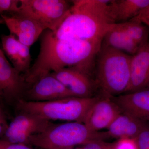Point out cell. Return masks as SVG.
Returning <instances> with one entry per match:
<instances>
[{"label":"cell","mask_w":149,"mask_h":149,"mask_svg":"<svg viewBox=\"0 0 149 149\" xmlns=\"http://www.w3.org/2000/svg\"><path fill=\"white\" fill-rule=\"evenodd\" d=\"M0 149H32L27 145L13 143L0 139Z\"/></svg>","instance_id":"obj_24"},{"label":"cell","mask_w":149,"mask_h":149,"mask_svg":"<svg viewBox=\"0 0 149 149\" xmlns=\"http://www.w3.org/2000/svg\"><path fill=\"white\" fill-rule=\"evenodd\" d=\"M132 56L102 45L95 63L96 83L107 97L126 93L130 83Z\"/></svg>","instance_id":"obj_3"},{"label":"cell","mask_w":149,"mask_h":149,"mask_svg":"<svg viewBox=\"0 0 149 149\" xmlns=\"http://www.w3.org/2000/svg\"><path fill=\"white\" fill-rule=\"evenodd\" d=\"M71 4V1L65 0H19L13 14L29 17L54 32L69 13Z\"/></svg>","instance_id":"obj_6"},{"label":"cell","mask_w":149,"mask_h":149,"mask_svg":"<svg viewBox=\"0 0 149 149\" xmlns=\"http://www.w3.org/2000/svg\"><path fill=\"white\" fill-rule=\"evenodd\" d=\"M52 123L36 116L21 112L8 124L1 139L13 143L27 145L31 136L44 131Z\"/></svg>","instance_id":"obj_7"},{"label":"cell","mask_w":149,"mask_h":149,"mask_svg":"<svg viewBox=\"0 0 149 149\" xmlns=\"http://www.w3.org/2000/svg\"><path fill=\"white\" fill-rule=\"evenodd\" d=\"M83 149H115L114 143H110L103 140L91 141L83 145Z\"/></svg>","instance_id":"obj_22"},{"label":"cell","mask_w":149,"mask_h":149,"mask_svg":"<svg viewBox=\"0 0 149 149\" xmlns=\"http://www.w3.org/2000/svg\"><path fill=\"white\" fill-rule=\"evenodd\" d=\"M138 149H149V125L147 122L135 139Z\"/></svg>","instance_id":"obj_20"},{"label":"cell","mask_w":149,"mask_h":149,"mask_svg":"<svg viewBox=\"0 0 149 149\" xmlns=\"http://www.w3.org/2000/svg\"><path fill=\"white\" fill-rule=\"evenodd\" d=\"M110 139L106 131H92L83 123L51 124L41 133L30 137L29 144L42 149H69L89 142Z\"/></svg>","instance_id":"obj_4"},{"label":"cell","mask_w":149,"mask_h":149,"mask_svg":"<svg viewBox=\"0 0 149 149\" xmlns=\"http://www.w3.org/2000/svg\"><path fill=\"white\" fill-rule=\"evenodd\" d=\"M102 45L133 56L140 47L129 37L119 23L112 25L104 36Z\"/></svg>","instance_id":"obj_16"},{"label":"cell","mask_w":149,"mask_h":149,"mask_svg":"<svg viewBox=\"0 0 149 149\" xmlns=\"http://www.w3.org/2000/svg\"><path fill=\"white\" fill-rule=\"evenodd\" d=\"M8 124L6 120L0 121V139H1L4 135Z\"/></svg>","instance_id":"obj_26"},{"label":"cell","mask_w":149,"mask_h":149,"mask_svg":"<svg viewBox=\"0 0 149 149\" xmlns=\"http://www.w3.org/2000/svg\"><path fill=\"white\" fill-rule=\"evenodd\" d=\"M19 0H0V15L4 13H15L18 10Z\"/></svg>","instance_id":"obj_21"},{"label":"cell","mask_w":149,"mask_h":149,"mask_svg":"<svg viewBox=\"0 0 149 149\" xmlns=\"http://www.w3.org/2000/svg\"><path fill=\"white\" fill-rule=\"evenodd\" d=\"M71 3L69 13L53 32L54 35L60 39L102 41L113 24L93 8L88 0H74Z\"/></svg>","instance_id":"obj_2"},{"label":"cell","mask_w":149,"mask_h":149,"mask_svg":"<svg viewBox=\"0 0 149 149\" xmlns=\"http://www.w3.org/2000/svg\"><path fill=\"white\" fill-rule=\"evenodd\" d=\"M1 15L10 34L14 35L22 44L30 47L46 30L37 22L16 14Z\"/></svg>","instance_id":"obj_10"},{"label":"cell","mask_w":149,"mask_h":149,"mask_svg":"<svg viewBox=\"0 0 149 149\" xmlns=\"http://www.w3.org/2000/svg\"><path fill=\"white\" fill-rule=\"evenodd\" d=\"M24 95L28 97L27 101L32 102L51 101L74 97L65 85L50 74L30 85Z\"/></svg>","instance_id":"obj_11"},{"label":"cell","mask_w":149,"mask_h":149,"mask_svg":"<svg viewBox=\"0 0 149 149\" xmlns=\"http://www.w3.org/2000/svg\"><path fill=\"white\" fill-rule=\"evenodd\" d=\"M122 112L112 97H100L88 110L83 123L92 131L99 132L107 129Z\"/></svg>","instance_id":"obj_9"},{"label":"cell","mask_w":149,"mask_h":149,"mask_svg":"<svg viewBox=\"0 0 149 149\" xmlns=\"http://www.w3.org/2000/svg\"><path fill=\"white\" fill-rule=\"evenodd\" d=\"M2 51L17 70L19 57L20 42L14 35H2L1 36Z\"/></svg>","instance_id":"obj_19"},{"label":"cell","mask_w":149,"mask_h":149,"mask_svg":"<svg viewBox=\"0 0 149 149\" xmlns=\"http://www.w3.org/2000/svg\"><path fill=\"white\" fill-rule=\"evenodd\" d=\"M119 24L140 47L149 40V27L137 17Z\"/></svg>","instance_id":"obj_18"},{"label":"cell","mask_w":149,"mask_h":149,"mask_svg":"<svg viewBox=\"0 0 149 149\" xmlns=\"http://www.w3.org/2000/svg\"><path fill=\"white\" fill-rule=\"evenodd\" d=\"M50 74L55 77L69 90L74 97H94L96 83L91 76L80 70L72 68H63Z\"/></svg>","instance_id":"obj_12"},{"label":"cell","mask_w":149,"mask_h":149,"mask_svg":"<svg viewBox=\"0 0 149 149\" xmlns=\"http://www.w3.org/2000/svg\"><path fill=\"white\" fill-rule=\"evenodd\" d=\"M149 4V0H113L111 17L114 24L136 17Z\"/></svg>","instance_id":"obj_17"},{"label":"cell","mask_w":149,"mask_h":149,"mask_svg":"<svg viewBox=\"0 0 149 149\" xmlns=\"http://www.w3.org/2000/svg\"><path fill=\"white\" fill-rule=\"evenodd\" d=\"M115 149H138L135 139H118L114 143Z\"/></svg>","instance_id":"obj_23"},{"label":"cell","mask_w":149,"mask_h":149,"mask_svg":"<svg viewBox=\"0 0 149 149\" xmlns=\"http://www.w3.org/2000/svg\"><path fill=\"white\" fill-rule=\"evenodd\" d=\"M6 120L5 115L4 112L3 111L2 107L1 104L0 103V121Z\"/></svg>","instance_id":"obj_27"},{"label":"cell","mask_w":149,"mask_h":149,"mask_svg":"<svg viewBox=\"0 0 149 149\" xmlns=\"http://www.w3.org/2000/svg\"><path fill=\"white\" fill-rule=\"evenodd\" d=\"M130 69V83L125 93L149 89V40L132 56Z\"/></svg>","instance_id":"obj_13"},{"label":"cell","mask_w":149,"mask_h":149,"mask_svg":"<svg viewBox=\"0 0 149 149\" xmlns=\"http://www.w3.org/2000/svg\"><path fill=\"white\" fill-rule=\"evenodd\" d=\"M99 97H72L47 102H32L20 99L17 108L44 120L84 122L87 113Z\"/></svg>","instance_id":"obj_5"},{"label":"cell","mask_w":149,"mask_h":149,"mask_svg":"<svg viewBox=\"0 0 149 149\" xmlns=\"http://www.w3.org/2000/svg\"><path fill=\"white\" fill-rule=\"evenodd\" d=\"M28 88L23 74L10 64L0 49V100L18 102Z\"/></svg>","instance_id":"obj_8"},{"label":"cell","mask_w":149,"mask_h":149,"mask_svg":"<svg viewBox=\"0 0 149 149\" xmlns=\"http://www.w3.org/2000/svg\"><path fill=\"white\" fill-rule=\"evenodd\" d=\"M69 149H83V148H73Z\"/></svg>","instance_id":"obj_29"},{"label":"cell","mask_w":149,"mask_h":149,"mask_svg":"<svg viewBox=\"0 0 149 149\" xmlns=\"http://www.w3.org/2000/svg\"><path fill=\"white\" fill-rule=\"evenodd\" d=\"M123 112L149 122V89L112 97Z\"/></svg>","instance_id":"obj_14"},{"label":"cell","mask_w":149,"mask_h":149,"mask_svg":"<svg viewBox=\"0 0 149 149\" xmlns=\"http://www.w3.org/2000/svg\"><path fill=\"white\" fill-rule=\"evenodd\" d=\"M40 38L39 53L23 77L28 86L41 77L63 68H72L92 75L102 41L60 39L45 30Z\"/></svg>","instance_id":"obj_1"},{"label":"cell","mask_w":149,"mask_h":149,"mask_svg":"<svg viewBox=\"0 0 149 149\" xmlns=\"http://www.w3.org/2000/svg\"><path fill=\"white\" fill-rule=\"evenodd\" d=\"M147 122L122 111L106 132L109 138L135 139Z\"/></svg>","instance_id":"obj_15"},{"label":"cell","mask_w":149,"mask_h":149,"mask_svg":"<svg viewBox=\"0 0 149 149\" xmlns=\"http://www.w3.org/2000/svg\"><path fill=\"white\" fill-rule=\"evenodd\" d=\"M136 17L149 28V4L141 11Z\"/></svg>","instance_id":"obj_25"},{"label":"cell","mask_w":149,"mask_h":149,"mask_svg":"<svg viewBox=\"0 0 149 149\" xmlns=\"http://www.w3.org/2000/svg\"><path fill=\"white\" fill-rule=\"evenodd\" d=\"M3 23H4L3 19L1 17L0 18V24H3Z\"/></svg>","instance_id":"obj_28"}]
</instances>
